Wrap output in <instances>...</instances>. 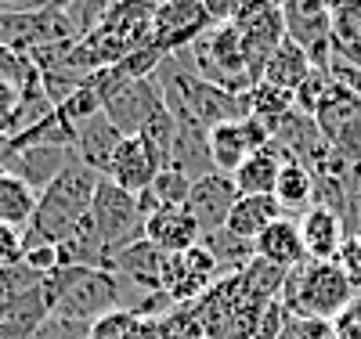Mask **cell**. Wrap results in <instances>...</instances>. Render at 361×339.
I'll list each match as a JSON object with an SVG mask.
<instances>
[{
	"instance_id": "cell-1",
	"label": "cell",
	"mask_w": 361,
	"mask_h": 339,
	"mask_svg": "<svg viewBox=\"0 0 361 339\" xmlns=\"http://www.w3.org/2000/svg\"><path fill=\"white\" fill-rule=\"evenodd\" d=\"M98 184H102V173H94L90 166H83L80 159H73L40 192L33 221L25 224V249L66 242L90 217V206H94Z\"/></svg>"
},
{
	"instance_id": "cell-2",
	"label": "cell",
	"mask_w": 361,
	"mask_h": 339,
	"mask_svg": "<svg viewBox=\"0 0 361 339\" xmlns=\"http://www.w3.org/2000/svg\"><path fill=\"white\" fill-rule=\"evenodd\" d=\"M127 278L105 267H58L44 274V296L51 318L90 325L112 311H127Z\"/></svg>"
},
{
	"instance_id": "cell-3",
	"label": "cell",
	"mask_w": 361,
	"mask_h": 339,
	"mask_svg": "<svg viewBox=\"0 0 361 339\" xmlns=\"http://www.w3.org/2000/svg\"><path fill=\"white\" fill-rule=\"evenodd\" d=\"M159 0H112L90 33L80 37V47L90 69H112L127 54L152 44V15Z\"/></svg>"
},
{
	"instance_id": "cell-4",
	"label": "cell",
	"mask_w": 361,
	"mask_h": 339,
	"mask_svg": "<svg viewBox=\"0 0 361 339\" xmlns=\"http://www.w3.org/2000/svg\"><path fill=\"white\" fill-rule=\"evenodd\" d=\"M354 285L336 267V260H307L286 274L279 300L286 303L289 318H314V321H336L354 303Z\"/></svg>"
},
{
	"instance_id": "cell-5",
	"label": "cell",
	"mask_w": 361,
	"mask_h": 339,
	"mask_svg": "<svg viewBox=\"0 0 361 339\" xmlns=\"http://www.w3.org/2000/svg\"><path fill=\"white\" fill-rule=\"evenodd\" d=\"M94 83L98 98H102V112L112 127L123 134V137H134L141 134V127L152 119L159 109H166L159 87L152 80H130L116 69H98L90 76Z\"/></svg>"
},
{
	"instance_id": "cell-6",
	"label": "cell",
	"mask_w": 361,
	"mask_h": 339,
	"mask_svg": "<svg viewBox=\"0 0 361 339\" xmlns=\"http://www.w3.org/2000/svg\"><path fill=\"white\" fill-rule=\"evenodd\" d=\"M80 40V29L69 11L44 4V8H15V11H0V44L15 54H37L58 44Z\"/></svg>"
},
{
	"instance_id": "cell-7",
	"label": "cell",
	"mask_w": 361,
	"mask_h": 339,
	"mask_svg": "<svg viewBox=\"0 0 361 339\" xmlns=\"http://www.w3.org/2000/svg\"><path fill=\"white\" fill-rule=\"evenodd\" d=\"M90 228H94L105 257L145 238V213L137 206V195L123 192L119 184L102 177L98 192H94V206H90Z\"/></svg>"
},
{
	"instance_id": "cell-8",
	"label": "cell",
	"mask_w": 361,
	"mask_h": 339,
	"mask_svg": "<svg viewBox=\"0 0 361 339\" xmlns=\"http://www.w3.org/2000/svg\"><path fill=\"white\" fill-rule=\"evenodd\" d=\"M314 123H318V134L325 137V144L333 148L343 163L361 170V94L333 83L325 101L314 112Z\"/></svg>"
},
{
	"instance_id": "cell-9",
	"label": "cell",
	"mask_w": 361,
	"mask_h": 339,
	"mask_svg": "<svg viewBox=\"0 0 361 339\" xmlns=\"http://www.w3.org/2000/svg\"><path fill=\"white\" fill-rule=\"evenodd\" d=\"M228 25L238 33V40H243L250 73H253V80L260 83L264 61L271 58V51L286 40L282 4H279V0H246V4L235 11V18H231Z\"/></svg>"
},
{
	"instance_id": "cell-10",
	"label": "cell",
	"mask_w": 361,
	"mask_h": 339,
	"mask_svg": "<svg viewBox=\"0 0 361 339\" xmlns=\"http://www.w3.org/2000/svg\"><path fill=\"white\" fill-rule=\"evenodd\" d=\"M282 22H286V37L300 44L314 69H329L336 47H333V22L336 11L329 0H282Z\"/></svg>"
},
{
	"instance_id": "cell-11",
	"label": "cell",
	"mask_w": 361,
	"mask_h": 339,
	"mask_svg": "<svg viewBox=\"0 0 361 339\" xmlns=\"http://www.w3.org/2000/svg\"><path fill=\"white\" fill-rule=\"evenodd\" d=\"M209 29H214V18L202 11L199 0H159L152 15V44L163 54H177L202 40Z\"/></svg>"
},
{
	"instance_id": "cell-12",
	"label": "cell",
	"mask_w": 361,
	"mask_h": 339,
	"mask_svg": "<svg viewBox=\"0 0 361 339\" xmlns=\"http://www.w3.org/2000/svg\"><path fill=\"white\" fill-rule=\"evenodd\" d=\"M206 141H209V163H214V170L231 177L257 148H264L271 141V130L264 127L260 119L246 116V119H235V123H221V127H214Z\"/></svg>"
},
{
	"instance_id": "cell-13",
	"label": "cell",
	"mask_w": 361,
	"mask_h": 339,
	"mask_svg": "<svg viewBox=\"0 0 361 339\" xmlns=\"http://www.w3.org/2000/svg\"><path fill=\"white\" fill-rule=\"evenodd\" d=\"M235 199H238L235 177L214 170V173H206V177H199L192 184V195H188L185 206H188V213L195 217L199 231L202 235H214V231H221L228 224V213H231Z\"/></svg>"
},
{
	"instance_id": "cell-14",
	"label": "cell",
	"mask_w": 361,
	"mask_h": 339,
	"mask_svg": "<svg viewBox=\"0 0 361 339\" xmlns=\"http://www.w3.org/2000/svg\"><path fill=\"white\" fill-rule=\"evenodd\" d=\"M163 170V159L156 156L152 148H148V141L145 137H123L119 141V148H116V156H112V163H109V180L112 184H119L123 192H130V195H141L148 184L156 180V173Z\"/></svg>"
},
{
	"instance_id": "cell-15",
	"label": "cell",
	"mask_w": 361,
	"mask_h": 339,
	"mask_svg": "<svg viewBox=\"0 0 361 339\" xmlns=\"http://www.w3.org/2000/svg\"><path fill=\"white\" fill-rule=\"evenodd\" d=\"M145 238L152 242L159 253L180 257V253L195 249L202 242V231H199L195 217L188 213V206H163V209L145 217Z\"/></svg>"
},
{
	"instance_id": "cell-16",
	"label": "cell",
	"mask_w": 361,
	"mask_h": 339,
	"mask_svg": "<svg viewBox=\"0 0 361 339\" xmlns=\"http://www.w3.org/2000/svg\"><path fill=\"white\" fill-rule=\"evenodd\" d=\"M163 267H166V253H159L148 238L123 245L105 264V271H116L119 278H127L134 289H145V292H163Z\"/></svg>"
},
{
	"instance_id": "cell-17",
	"label": "cell",
	"mask_w": 361,
	"mask_h": 339,
	"mask_svg": "<svg viewBox=\"0 0 361 339\" xmlns=\"http://www.w3.org/2000/svg\"><path fill=\"white\" fill-rule=\"evenodd\" d=\"M296 224H300V238H304L307 260H336L340 245L347 242V224L336 209L311 206Z\"/></svg>"
},
{
	"instance_id": "cell-18",
	"label": "cell",
	"mask_w": 361,
	"mask_h": 339,
	"mask_svg": "<svg viewBox=\"0 0 361 339\" xmlns=\"http://www.w3.org/2000/svg\"><path fill=\"white\" fill-rule=\"evenodd\" d=\"M257 260L279 267V271H293L300 264H307V249H304V238H300V224L293 217H279L257 242Z\"/></svg>"
},
{
	"instance_id": "cell-19",
	"label": "cell",
	"mask_w": 361,
	"mask_h": 339,
	"mask_svg": "<svg viewBox=\"0 0 361 339\" xmlns=\"http://www.w3.org/2000/svg\"><path fill=\"white\" fill-rule=\"evenodd\" d=\"M286 159H289V152L282 144H275V141H267L264 148H257L253 156L231 173L238 195H275V184H279V173H282Z\"/></svg>"
},
{
	"instance_id": "cell-20",
	"label": "cell",
	"mask_w": 361,
	"mask_h": 339,
	"mask_svg": "<svg viewBox=\"0 0 361 339\" xmlns=\"http://www.w3.org/2000/svg\"><path fill=\"white\" fill-rule=\"evenodd\" d=\"M119 141H123V134H119L112 123L105 119V112L102 116H94V119H87L83 127H76V137H73V152H76V159L83 163V166H90L94 173H109V163H112V156H116V148H119Z\"/></svg>"
},
{
	"instance_id": "cell-21",
	"label": "cell",
	"mask_w": 361,
	"mask_h": 339,
	"mask_svg": "<svg viewBox=\"0 0 361 339\" xmlns=\"http://www.w3.org/2000/svg\"><path fill=\"white\" fill-rule=\"evenodd\" d=\"M279 217H282V206L275 202V195H238L228 213L224 231H231L243 242H257Z\"/></svg>"
},
{
	"instance_id": "cell-22",
	"label": "cell",
	"mask_w": 361,
	"mask_h": 339,
	"mask_svg": "<svg viewBox=\"0 0 361 339\" xmlns=\"http://www.w3.org/2000/svg\"><path fill=\"white\" fill-rule=\"evenodd\" d=\"M311 73H314L311 54H307L304 47H300V44H293V40L286 37L275 51H271V58L264 61V76H260V83L282 87V90H289V94H296L300 83H304Z\"/></svg>"
},
{
	"instance_id": "cell-23",
	"label": "cell",
	"mask_w": 361,
	"mask_h": 339,
	"mask_svg": "<svg viewBox=\"0 0 361 339\" xmlns=\"http://www.w3.org/2000/svg\"><path fill=\"white\" fill-rule=\"evenodd\" d=\"M275 202L282 206V217H293V213L304 217L311 206H318L314 170L304 166L300 159H286V166L279 173V184H275Z\"/></svg>"
},
{
	"instance_id": "cell-24",
	"label": "cell",
	"mask_w": 361,
	"mask_h": 339,
	"mask_svg": "<svg viewBox=\"0 0 361 339\" xmlns=\"http://www.w3.org/2000/svg\"><path fill=\"white\" fill-rule=\"evenodd\" d=\"M192 184H195V180L185 177L180 170L163 166V170L156 173V180L137 195V206H141L145 217H148V213H156V209H163V206H185L188 195H192Z\"/></svg>"
},
{
	"instance_id": "cell-25",
	"label": "cell",
	"mask_w": 361,
	"mask_h": 339,
	"mask_svg": "<svg viewBox=\"0 0 361 339\" xmlns=\"http://www.w3.org/2000/svg\"><path fill=\"white\" fill-rule=\"evenodd\" d=\"M37 202H40V195L29 188L22 177L0 170V224L25 228L37 213Z\"/></svg>"
},
{
	"instance_id": "cell-26",
	"label": "cell",
	"mask_w": 361,
	"mask_h": 339,
	"mask_svg": "<svg viewBox=\"0 0 361 339\" xmlns=\"http://www.w3.org/2000/svg\"><path fill=\"white\" fill-rule=\"evenodd\" d=\"M202 245L209 253H214V260L221 264L224 274H238V271H246L253 260H257V245L253 242H243V238H235L231 231H214V235H202Z\"/></svg>"
},
{
	"instance_id": "cell-27",
	"label": "cell",
	"mask_w": 361,
	"mask_h": 339,
	"mask_svg": "<svg viewBox=\"0 0 361 339\" xmlns=\"http://www.w3.org/2000/svg\"><path fill=\"white\" fill-rule=\"evenodd\" d=\"M246 101H250V116L260 119L271 134L293 112V94L282 87H271V83H257L253 90H246Z\"/></svg>"
},
{
	"instance_id": "cell-28",
	"label": "cell",
	"mask_w": 361,
	"mask_h": 339,
	"mask_svg": "<svg viewBox=\"0 0 361 339\" xmlns=\"http://www.w3.org/2000/svg\"><path fill=\"white\" fill-rule=\"evenodd\" d=\"M159 321V335L163 339H206V325L199 318V307L195 303H173L170 311Z\"/></svg>"
},
{
	"instance_id": "cell-29",
	"label": "cell",
	"mask_w": 361,
	"mask_h": 339,
	"mask_svg": "<svg viewBox=\"0 0 361 339\" xmlns=\"http://www.w3.org/2000/svg\"><path fill=\"white\" fill-rule=\"evenodd\" d=\"M141 325H145V318H137L130 311H112L98 321H90L87 339H141Z\"/></svg>"
},
{
	"instance_id": "cell-30",
	"label": "cell",
	"mask_w": 361,
	"mask_h": 339,
	"mask_svg": "<svg viewBox=\"0 0 361 339\" xmlns=\"http://www.w3.org/2000/svg\"><path fill=\"white\" fill-rule=\"evenodd\" d=\"M22 94H25L22 87H15V83H8V80H0V141H4V137H15V130H18Z\"/></svg>"
},
{
	"instance_id": "cell-31",
	"label": "cell",
	"mask_w": 361,
	"mask_h": 339,
	"mask_svg": "<svg viewBox=\"0 0 361 339\" xmlns=\"http://www.w3.org/2000/svg\"><path fill=\"white\" fill-rule=\"evenodd\" d=\"M286 325H289V311H286V303L275 296V300H271L264 311H260V318H257L250 339H282Z\"/></svg>"
},
{
	"instance_id": "cell-32",
	"label": "cell",
	"mask_w": 361,
	"mask_h": 339,
	"mask_svg": "<svg viewBox=\"0 0 361 339\" xmlns=\"http://www.w3.org/2000/svg\"><path fill=\"white\" fill-rule=\"evenodd\" d=\"M336 267L347 274V282L354 285V292H361V231H350L347 242L336 253Z\"/></svg>"
},
{
	"instance_id": "cell-33",
	"label": "cell",
	"mask_w": 361,
	"mask_h": 339,
	"mask_svg": "<svg viewBox=\"0 0 361 339\" xmlns=\"http://www.w3.org/2000/svg\"><path fill=\"white\" fill-rule=\"evenodd\" d=\"M25 257V228L0 224V267H18Z\"/></svg>"
},
{
	"instance_id": "cell-34",
	"label": "cell",
	"mask_w": 361,
	"mask_h": 339,
	"mask_svg": "<svg viewBox=\"0 0 361 339\" xmlns=\"http://www.w3.org/2000/svg\"><path fill=\"white\" fill-rule=\"evenodd\" d=\"M333 332H336V339H361V303L357 300L333 321Z\"/></svg>"
},
{
	"instance_id": "cell-35",
	"label": "cell",
	"mask_w": 361,
	"mask_h": 339,
	"mask_svg": "<svg viewBox=\"0 0 361 339\" xmlns=\"http://www.w3.org/2000/svg\"><path fill=\"white\" fill-rule=\"evenodd\" d=\"M202 4V11L214 18V25H228L231 18H235V11L246 4V0H199Z\"/></svg>"
},
{
	"instance_id": "cell-36",
	"label": "cell",
	"mask_w": 361,
	"mask_h": 339,
	"mask_svg": "<svg viewBox=\"0 0 361 339\" xmlns=\"http://www.w3.org/2000/svg\"><path fill=\"white\" fill-rule=\"evenodd\" d=\"M15 8H22L18 0H0V11H15Z\"/></svg>"
},
{
	"instance_id": "cell-37",
	"label": "cell",
	"mask_w": 361,
	"mask_h": 339,
	"mask_svg": "<svg viewBox=\"0 0 361 339\" xmlns=\"http://www.w3.org/2000/svg\"><path fill=\"white\" fill-rule=\"evenodd\" d=\"M329 4H333V11H336V8H340V4H347V0H329Z\"/></svg>"
}]
</instances>
